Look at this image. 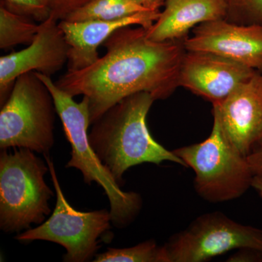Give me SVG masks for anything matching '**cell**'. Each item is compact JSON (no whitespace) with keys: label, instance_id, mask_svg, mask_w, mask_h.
<instances>
[{"label":"cell","instance_id":"9","mask_svg":"<svg viewBox=\"0 0 262 262\" xmlns=\"http://www.w3.org/2000/svg\"><path fill=\"white\" fill-rule=\"evenodd\" d=\"M68 44L53 15L39 24L35 39L25 49L0 58V102L9 98L19 76L36 72L51 77L68 62Z\"/></svg>","mask_w":262,"mask_h":262},{"label":"cell","instance_id":"23","mask_svg":"<svg viewBox=\"0 0 262 262\" xmlns=\"http://www.w3.org/2000/svg\"><path fill=\"white\" fill-rule=\"evenodd\" d=\"M134 1L151 10H160V7L165 4L166 0H134Z\"/></svg>","mask_w":262,"mask_h":262},{"label":"cell","instance_id":"20","mask_svg":"<svg viewBox=\"0 0 262 262\" xmlns=\"http://www.w3.org/2000/svg\"><path fill=\"white\" fill-rule=\"evenodd\" d=\"M52 15L58 20H65L71 13L82 8L91 0H50Z\"/></svg>","mask_w":262,"mask_h":262},{"label":"cell","instance_id":"24","mask_svg":"<svg viewBox=\"0 0 262 262\" xmlns=\"http://www.w3.org/2000/svg\"><path fill=\"white\" fill-rule=\"evenodd\" d=\"M252 187L256 189L262 198V177H253Z\"/></svg>","mask_w":262,"mask_h":262},{"label":"cell","instance_id":"8","mask_svg":"<svg viewBox=\"0 0 262 262\" xmlns=\"http://www.w3.org/2000/svg\"><path fill=\"white\" fill-rule=\"evenodd\" d=\"M168 262H203L242 248L262 251V229L235 222L222 212L205 213L164 245Z\"/></svg>","mask_w":262,"mask_h":262},{"label":"cell","instance_id":"4","mask_svg":"<svg viewBox=\"0 0 262 262\" xmlns=\"http://www.w3.org/2000/svg\"><path fill=\"white\" fill-rule=\"evenodd\" d=\"M14 149H1L0 154V228L7 233L42 224L54 196L45 181L49 171L46 160L27 148Z\"/></svg>","mask_w":262,"mask_h":262},{"label":"cell","instance_id":"2","mask_svg":"<svg viewBox=\"0 0 262 262\" xmlns=\"http://www.w3.org/2000/svg\"><path fill=\"white\" fill-rule=\"evenodd\" d=\"M155 101L148 93L131 95L91 125L90 144L120 186L125 172L140 164L159 165L169 161L186 167L173 151L164 147L150 134L146 117Z\"/></svg>","mask_w":262,"mask_h":262},{"label":"cell","instance_id":"6","mask_svg":"<svg viewBox=\"0 0 262 262\" xmlns=\"http://www.w3.org/2000/svg\"><path fill=\"white\" fill-rule=\"evenodd\" d=\"M173 152L192 169L196 192L206 201H232L252 187L254 176L247 158L226 139L216 120L206 140Z\"/></svg>","mask_w":262,"mask_h":262},{"label":"cell","instance_id":"10","mask_svg":"<svg viewBox=\"0 0 262 262\" xmlns=\"http://www.w3.org/2000/svg\"><path fill=\"white\" fill-rule=\"evenodd\" d=\"M187 51L203 52L262 72V25L220 19L200 24L184 39Z\"/></svg>","mask_w":262,"mask_h":262},{"label":"cell","instance_id":"17","mask_svg":"<svg viewBox=\"0 0 262 262\" xmlns=\"http://www.w3.org/2000/svg\"><path fill=\"white\" fill-rule=\"evenodd\" d=\"M96 262H168L166 251L153 239L125 248H108L103 253L96 254Z\"/></svg>","mask_w":262,"mask_h":262},{"label":"cell","instance_id":"13","mask_svg":"<svg viewBox=\"0 0 262 262\" xmlns=\"http://www.w3.org/2000/svg\"><path fill=\"white\" fill-rule=\"evenodd\" d=\"M160 10L141 12L114 20H60L59 27L68 44L67 71H77L94 64L100 58L98 49L114 32L138 26L149 29L159 18Z\"/></svg>","mask_w":262,"mask_h":262},{"label":"cell","instance_id":"7","mask_svg":"<svg viewBox=\"0 0 262 262\" xmlns=\"http://www.w3.org/2000/svg\"><path fill=\"white\" fill-rule=\"evenodd\" d=\"M56 194V203L51 216L35 227L18 234L20 243L45 241L65 248L63 261L84 262L95 258L102 236L111 229L112 215L106 209L82 212L75 209L66 199L58 182L54 164L50 155H45Z\"/></svg>","mask_w":262,"mask_h":262},{"label":"cell","instance_id":"3","mask_svg":"<svg viewBox=\"0 0 262 262\" xmlns=\"http://www.w3.org/2000/svg\"><path fill=\"white\" fill-rule=\"evenodd\" d=\"M36 74L51 91L66 137L72 147L71 159L66 167L80 170L85 184L91 185L96 182L102 187L110 201L112 223L115 227L124 228L130 225L141 211L142 198L138 193L122 190L90 144L89 98L83 96L80 102H77L73 96L59 89L51 77Z\"/></svg>","mask_w":262,"mask_h":262},{"label":"cell","instance_id":"1","mask_svg":"<svg viewBox=\"0 0 262 262\" xmlns=\"http://www.w3.org/2000/svg\"><path fill=\"white\" fill-rule=\"evenodd\" d=\"M104 56L94 64L67 71L56 84L71 96L89 98L91 125L123 98L145 92L165 99L179 87L185 55L182 40L155 42L142 27H123L103 44Z\"/></svg>","mask_w":262,"mask_h":262},{"label":"cell","instance_id":"25","mask_svg":"<svg viewBox=\"0 0 262 262\" xmlns=\"http://www.w3.org/2000/svg\"><path fill=\"white\" fill-rule=\"evenodd\" d=\"M261 75H262V72H261Z\"/></svg>","mask_w":262,"mask_h":262},{"label":"cell","instance_id":"14","mask_svg":"<svg viewBox=\"0 0 262 262\" xmlns=\"http://www.w3.org/2000/svg\"><path fill=\"white\" fill-rule=\"evenodd\" d=\"M165 8L154 24L146 29L155 42L182 40L200 24L226 19L222 0H166Z\"/></svg>","mask_w":262,"mask_h":262},{"label":"cell","instance_id":"5","mask_svg":"<svg viewBox=\"0 0 262 262\" xmlns=\"http://www.w3.org/2000/svg\"><path fill=\"white\" fill-rule=\"evenodd\" d=\"M57 110L36 72L19 76L0 112V149L27 148L49 155L54 145Z\"/></svg>","mask_w":262,"mask_h":262},{"label":"cell","instance_id":"11","mask_svg":"<svg viewBox=\"0 0 262 262\" xmlns=\"http://www.w3.org/2000/svg\"><path fill=\"white\" fill-rule=\"evenodd\" d=\"M213 120L230 144L247 158L262 139V75L256 72L213 104Z\"/></svg>","mask_w":262,"mask_h":262},{"label":"cell","instance_id":"16","mask_svg":"<svg viewBox=\"0 0 262 262\" xmlns=\"http://www.w3.org/2000/svg\"><path fill=\"white\" fill-rule=\"evenodd\" d=\"M39 24L32 19L13 13L0 5V48L8 50L18 45H30L34 40Z\"/></svg>","mask_w":262,"mask_h":262},{"label":"cell","instance_id":"19","mask_svg":"<svg viewBox=\"0 0 262 262\" xmlns=\"http://www.w3.org/2000/svg\"><path fill=\"white\" fill-rule=\"evenodd\" d=\"M0 5L17 14L42 23L52 15L50 0H1Z\"/></svg>","mask_w":262,"mask_h":262},{"label":"cell","instance_id":"18","mask_svg":"<svg viewBox=\"0 0 262 262\" xmlns=\"http://www.w3.org/2000/svg\"><path fill=\"white\" fill-rule=\"evenodd\" d=\"M226 19L233 23L262 25V0H222Z\"/></svg>","mask_w":262,"mask_h":262},{"label":"cell","instance_id":"12","mask_svg":"<svg viewBox=\"0 0 262 262\" xmlns=\"http://www.w3.org/2000/svg\"><path fill=\"white\" fill-rule=\"evenodd\" d=\"M256 72L217 55L187 51L179 72V86L213 104L225 99Z\"/></svg>","mask_w":262,"mask_h":262},{"label":"cell","instance_id":"15","mask_svg":"<svg viewBox=\"0 0 262 262\" xmlns=\"http://www.w3.org/2000/svg\"><path fill=\"white\" fill-rule=\"evenodd\" d=\"M151 10L138 4L134 0H91L82 8L71 13L65 20H119Z\"/></svg>","mask_w":262,"mask_h":262},{"label":"cell","instance_id":"22","mask_svg":"<svg viewBox=\"0 0 262 262\" xmlns=\"http://www.w3.org/2000/svg\"><path fill=\"white\" fill-rule=\"evenodd\" d=\"M254 177H262V139L247 156Z\"/></svg>","mask_w":262,"mask_h":262},{"label":"cell","instance_id":"21","mask_svg":"<svg viewBox=\"0 0 262 262\" xmlns=\"http://www.w3.org/2000/svg\"><path fill=\"white\" fill-rule=\"evenodd\" d=\"M227 260L232 262H262V251L253 248H242Z\"/></svg>","mask_w":262,"mask_h":262}]
</instances>
